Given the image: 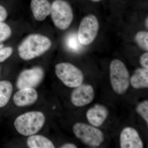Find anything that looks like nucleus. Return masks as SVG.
Returning <instances> with one entry per match:
<instances>
[{"mask_svg":"<svg viewBox=\"0 0 148 148\" xmlns=\"http://www.w3.org/2000/svg\"><path fill=\"white\" fill-rule=\"evenodd\" d=\"M27 144L30 148H55L50 140L40 135H31L27 139Z\"/></svg>","mask_w":148,"mask_h":148,"instance_id":"2eb2a0df","label":"nucleus"},{"mask_svg":"<svg viewBox=\"0 0 148 148\" xmlns=\"http://www.w3.org/2000/svg\"><path fill=\"white\" fill-rule=\"evenodd\" d=\"M130 83L136 89L148 88V70L143 68L136 69L130 78Z\"/></svg>","mask_w":148,"mask_h":148,"instance_id":"4468645a","label":"nucleus"},{"mask_svg":"<svg viewBox=\"0 0 148 148\" xmlns=\"http://www.w3.org/2000/svg\"><path fill=\"white\" fill-rule=\"evenodd\" d=\"M12 34L11 29L7 24L0 22V42L10 38Z\"/></svg>","mask_w":148,"mask_h":148,"instance_id":"aec40b11","label":"nucleus"},{"mask_svg":"<svg viewBox=\"0 0 148 148\" xmlns=\"http://www.w3.org/2000/svg\"><path fill=\"white\" fill-rule=\"evenodd\" d=\"M51 5L48 0H31V8L37 20H44L50 14Z\"/></svg>","mask_w":148,"mask_h":148,"instance_id":"ddd939ff","label":"nucleus"},{"mask_svg":"<svg viewBox=\"0 0 148 148\" xmlns=\"http://www.w3.org/2000/svg\"><path fill=\"white\" fill-rule=\"evenodd\" d=\"M8 13L4 7L0 5V22H3L7 17Z\"/></svg>","mask_w":148,"mask_h":148,"instance_id":"5701e85b","label":"nucleus"},{"mask_svg":"<svg viewBox=\"0 0 148 148\" xmlns=\"http://www.w3.org/2000/svg\"><path fill=\"white\" fill-rule=\"evenodd\" d=\"M38 94L34 88H24L19 89L14 94L13 101L18 107L30 106L38 100Z\"/></svg>","mask_w":148,"mask_h":148,"instance_id":"f8f14e48","label":"nucleus"},{"mask_svg":"<svg viewBox=\"0 0 148 148\" xmlns=\"http://www.w3.org/2000/svg\"><path fill=\"white\" fill-rule=\"evenodd\" d=\"M13 49L11 47L2 48L0 49V62H3L12 54Z\"/></svg>","mask_w":148,"mask_h":148,"instance_id":"412c9836","label":"nucleus"},{"mask_svg":"<svg viewBox=\"0 0 148 148\" xmlns=\"http://www.w3.org/2000/svg\"><path fill=\"white\" fill-rule=\"evenodd\" d=\"M110 80L113 90L119 95H122L129 88L130 77L124 63L115 59L112 61L110 66Z\"/></svg>","mask_w":148,"mask_h":148,"instance_id":"7ed1b4c3","label":"nucleus"},{"mask_svg":"<svg viewBox=\"0 0 148 148\" xmlns=\"http://www.w3.org/2000/svg\"><path fill=\"white\" fill-rule=\"evenodd\" d=\"M55 68L56 76L68 87L75 88L83 82L84 76L82 71L73 64L59 63Z\"/></svg>","mask_w":148,"mask_h":148,"instance_id":"423d86ee","label":"nucleus"},{"mask_svg":"<svg viewBox=\"0 0 148 148\" xmlns=\"http://www.w3.org/2000/svg\"><path fill=\"white\" fill-rule=\"evenodd\" d=\"M3 47V45L2 44H0V49Z\"/></svg>","mask_w":148,"mask_h":148,"instance_id":"bb28decb","label":"nucleus"},{"mask_svg":"<svg viewBox=\"0 0 148 148\" xmlns=\"http://www.w3.org/2000/svg\"><path fill=\"white\" fill-rule=\"evenodd\" d=\"M120 145L121 148H143V141L138 131L132 127H125L120 136Z\"/></svg>","mask_w":148,"mask_h":148,"instance_id":"9d476101","label":"nucleus"},{"mask_svg":"<svg viewBox=\"0 0 148 148\" xmlns=\"http://www.w3.org/2000/svg\"><path fill=\"white\" fill-rule=\"evenodd\" d=\"M51 46L48 37L38 34L30 35L18 46V55L23 60H31L45 53Z\"/></svg>","mask_w":148,"mask_h":148,"instance_id":"f257e3e1","label":"nucleus"},{"mask_svg":"<svg viewBox=\"0 0 148 148\" xmlns=\"http://www.w3.org/2000/svg\"><path fill=\"white\" fill-rule=\"evenodd\" d=\"M135 40L136 43L143 50H148V32L140 31L135 35Z\"/></svg>","mask_w":148,"mask_h":148,"instance_id":"f3484780","label":"nucleus"},{"mask_svg":"<svg viewBox=\"0 0 148 148\" xmlns=\"http://www.w3.org/2000/svg\"><path fill=\"white\" fill-rule=\"evenodd\" d=\"M140 64L144 69L148 70V53H143L140 56Z\"/></svg>","mask_w":148,"mask_h":148,"instance_id":"4be33fe9","label":"nucleus"},{"mask_svg":"<svg viewBox=\"0 0 148 148\" xmlns=\"http://www.w3.org/2000/svg\"><path fill=\"white\" fill-rule=\"evenodd\" d=\"M108 114V110L106 106L101 104H95L88 110L86 117L91 125L98 127L105 122Z\"/></svg>","mask_w":148,"mask_h":148,"instance_id":"9b49d317","label":"nucleus"},{"mask_svg":"<svg viewBox=\"0 0 148 148\" xmlns=\"http://www.w3.org/2000/svg\"><path fill=\"white\" fill-rule=\"evenodd\" d=\"M44 76V72L40 67L24 70L18 76L16 86L19 89L34 88L42 81Z\"/></svg>","mask_w":148,"mask_h":148,"instance_id":"6e6552de","label":"nucleus"},{"mask_svg":"<svg viewBox=\"0 0 148 148\" xmlns=\"http://www.w3.org/2000/svg\"><path fill=\"white\" fill-rule=\"evenodd\" d=\"M12 90L13 86L10 82L0 81V108L4 107L8 103Z\"/></svg>","mask_w":148,"mask_h":148,"instance_id":"dca6fc26","label":"nucleus"},{"mask_svg":"<svg viewBox=\"0 0 148 148\" xmlns=\"http://www.w3.org/2000/svg\"><path fill=\"white\" fill-rule=\"evenodd\" d=\"M75 88L72 91L71 97V101L74 106L83 107L93 101L95 92L91 85L82 84Z\"/></svg>","mask_w":148,"mask_h":148,"instance_id":"1a4fd4ad","label":"nucleus"},{"mask_svg":"<svg viewBox=\"0 0 148 148\" xmlns=\"http://www.w3.org/2000/svg\"><path fill=\"white\" fill-rule=\"evenodd\" d=\"M136 111L148 124V101L147 100L139 103L136 107Z\"/></svg>","mask_w":148,"mask_h":148,"instance_id":"6ab92c4d","label":"nucleus"},{"mask_svg":"<svg viewBox=\"0 0 148 148\" xmlns=\"http://www.w3.org/2000/svg\"><path fill=\"white\" fill-rule=\"evenodd\" d=\"M99 29V22L95 15L86 16L81 21L77 34L79 42L84 45L92 43L98 35Z\"/></svg>","mask_w":148,"mask_h":148,"instance_id":"0eeeda50","label":"nucleus"},{"mask_svg":"<svg viewBox=\"0 0 148 148\" xmlns=\"http://www.w3.org/2000/svg\"><path fill=\"white\" fill-rule=\"evenodd\" d=\"M73 131L78 139L89 147H99L105 140L104 134L101 130L83 123H76L73 127Z\"/></svg>","mask_w":148,"mask_h":148,"instance_id":"39448f33","label":"nucleus"},{"mask_svg":"<svg viewBox=\"0 0 148 148\" xmlns=\"http://www.w3.org/2000/svg\"><path fill=\"white\" fill-rule=\"evenodd\" d=\"M45 117L41 112L33 111L21 115L16 118L14 125L21 135L29 136L36 134L42 128Z\"/></svg>","mask_w":148,"mask_h":148,"instance_id":"f03ea898","label":"nucleus"},{"mask_svg":"<svg viewBox=\"0 0 148 148\" xmlns=\"http://www.w3.org/2000/svg\"><path fill=\"white\" fill-rule=\"evenodd\" d=\"M145 26L146 28H147V29L148 28V17H147V18H146L145 20Z\"/></svg>","mask_w":148,"mask_h":148,"instance_id":"393cba45","label":"nucleus"},{"mask_svg":"<svg viewBox=\"0 0 148 148\" xmlns=\"http://www.w3.org/2000/svg\"><path fill=\"white\" fill-rule=\"evenodd\" d=\"M61 148H77V147L73 143H66L60 147Z\"/></svg>","mask_w":148,"mask_h":148,"instance_id":"b1692460","label":"nucleus"},{"mask_svg":"<svg viewBox=\"0 0 148 148\" xmlns=\"http://www.w3.org/2000/svg\"><path fill=\"white\" fill-rule=\"evenodd\" d=\"M67 46L69 49L74 51H77L80 49L82 45L79 42L77 34L72 33L67 37L66 40Z\"/></svg>","mask_w":148,"mask_h":148,"instance_id":"a211bd4d","label":"nucleus"},{"mask_svg":"<svg viewBox=\"0 0 148 148\" xmlns=\"http://www.w3.org/2000/svg\"><path fill=\"white\" fill-rule=\"evenodd\" d=\"M92 1L94 2H98L100 1L101 0H91Z\"/></svg>","mask_w":148,"mask_h":148,"instance_id":"a878e982","label":"nucleus"},{"mask_svg":"<svg viewBox=\"0 0 148 148\" xmlns=\"http://www.w3.org/2000/svg\"><path fill=\"white\" fill-rule=\"evenodd\" d=\"M51 15L56 28L61 30L68 29L73 19L71 7L65 0H55L51 8Z\"/></svg>","mask_w":148,"mask_h":148,"instance_id":"20e7f679","label":"nucleus"}]
</instances>
